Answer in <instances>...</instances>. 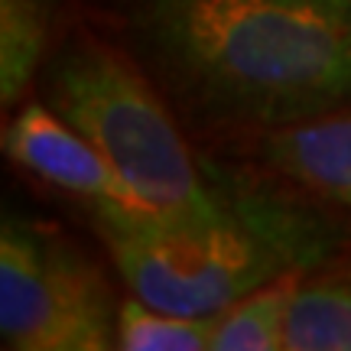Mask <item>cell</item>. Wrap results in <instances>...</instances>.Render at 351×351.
Instances as JSON below:
<instances>
[{
	"instance_id": "4",
	"label": "cell",
	"mask_w": 351,
	"mask_h": 351,
	"mask_svg": "<svg viewBox=\"0 0 351 351\" xmlns=\"http://www.w3.org/2000/svg\"><path fill=\"white\" fill-rule=\"evenodd\" d=\"M0 339L13 351L117 345V309L98 270L56 234L10 215L0 231Z\"/></svg>"
},
{
	"instance_id": "6",
	"label": "cell",
	"mask_w": 351,
	"mask_h": 351,
	"mask_svg": "<svg viewBox=\"0 0 351 351\" xmlns=\"http://www.w3.org/2000/svg\"><path fill=\"white\" fill-rule=\"evenodd\" d=\"M263 156L300 186L351 205V111L274 127L263 140Z\"/></svg>"
},
{
	"instance_id": "10",
	"label": "cell",
	"mask_w": 351,
	"mask_h": 351,
	"mask_svg": "<svg viewBox=\"0 0 351 351\" xmlns=\"http://www.w3.org/2000/svg\"><path fill=\"white\" fill-rule=\"evenodd\" d=\"M46 52L43 0H0V98L13 104L26 91Z\"/></svg>"
},
{
	"instance_id": "7",
	"label": "cell",
	"mask_w": 351,
	"mask_h": 351,
	"mask_svg": "<svg viewBox=\"0 0 351 351\" xmlns=\"http://www.w3.org/2000/svg\"><path fill=\"white\" fill-rule=\"evenodd\" d=\"M302 274H287L254 289L251 296L215 315L212 351H276L283 348L287 313Z\"/></svg>"
},
{
	"instance_id": "5",
	"label": "cell",
	"mask_w": 351,
	"mask_h": 351,
	"mask_svg": "<svg viewBox=\"0 0 351 351\" xmlns=\"http://www.w3.org/2000/svg\"><path fill=\"white\" fill-rule=\"evenodd\" d=\"M3 150L39 179L91 202L98 215H153L104 153L56 108H23L3 134Z\"/></svg>"
},
{
	"instance_id": "1",
	"label": "cell",
	"mask_w": 351,
	"mask_h": 351,
	"mask_svg": "<svg viewBox=\"0 0 351 351\" xmlns=\"http://www.w3.org/2000/svg\"><path fill=\"white\" fill-rule=\"evenodd\" d=\"M130 20L221 117L287 127L351 104V0H134Z\"/></svg>"
},
{
	"instance_id": "9",
	"label": "cell",
	"mask_w": 351,
	"mask_h": 351,
	"mask_svg": "<svg viewBox=\"0 0 351 351\" xmlns=\"http://www.w3.org/2000/svg\"><path fill=\"white\" fill-rule=\"evenodd\" d=\"M215 315L169 313L143 300H127L117 313V348L124 351H205L212 348Z\"/></svg>"
},
{
	"instance_id": "3",
	"label": "cell",
	"mask_w": 351,
	"mask_h": 351,
	"mask_svg": "<svg viewBox=\"0 0 351 351\" xmlns=\"http://www.w3.org/2000/svg\"><path fill=\"white\" fill-rule=\"evenodd\" d=\"M49 104L124 176L156 218L176 225L218 221L231 202L195 169L153 88L98 43L62 52L49 69Z\"/></svg>"
},
{
	"instance_id": "8",
	"label": "cell",
	"mask_w": 351,
	"mask_h": 351,
	"mask_svg": "<svg viewBox=\"0 0 351 351\" xmlns=\"http://www.w3.org/2000/svg\"><path fill=\"white\" fill-rule=\"evenodd\" d=\"M283 348L351 351V280L300 283L287 313Z\"/></svg>"
},
{
	"instance_id": "2",
	"label": "cell",
	"mask_w": 351,
	"mask_h": 351,
	"mask_svg": "<svg viewBox=\"0 0 351 351\" xmlns=\"http://www.w3.org/2000/svg\"><path fill=\"white\" fill-rule=\"evenodd\" d=\"M101 238L137 300L182 315H218L254 289L302 274L328 251V228L274 195L231 199L218 221L98 215Z\"/></svg>"
}]
</instances>
